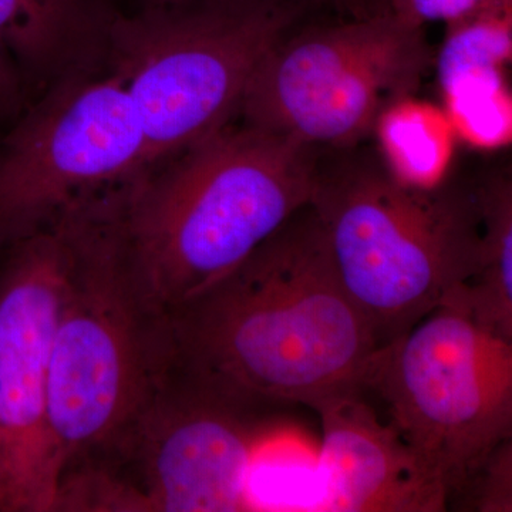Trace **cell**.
Masks as SVG:
<instances>
[{"instance_id": "6da1fadb", "label": "cell", "mask_w": 512, "mask_h": 512, "mask_svg": "<svg viewBox=\"0 0 512 512\" xmlns=\"http://www.w3.org/2000/svg\"><path fill=\"white\" fill-rule=\"evenodd\" d=\"M167 326L175 373L256 412L362 389L380 349L311 204Z\"/></svg>"}, {"instance_id": "7a4b0ae2", "label": "cell", "mask_w": 512, "mask_h": 512, "mask_svg": "<svg viewBox=\"0 0 512 512\" xmlns=\"http://www.w3.org/2000/svg\"><path fill=\"white\" fill-rule=\"evenodd\" d=\"M313 148L232 120L121 184L114 212L131 284L161 322L231 274L311 204Z\"/></svg>"}, {"instance_id": "3957f363", "label": "cell", "mask_w": 512, "mask_h": 512, "mask_svg": "<svg viewBox=\"0 0 512 512\" xmlns=\"http://www.w3.org/2000/svg\"><path fill=\"white\" fill-rule=\"evenodd\" d=\"M73 255L50 360V437L62 474L109 448L173 367L167 323L138 301L114 190L73 208ZM63 478V477H62Z\"/></svg>"}, {"instance_id": "277c9868", "label": "cell", "mask_w": 512, "mask_h": 512, "mask_svg": "<svg viewBox=\"0 0 512 512\" xmlns=\"http://www.w3.org/2000/svg\"><path fill=\"white\" fill-rule=\"evenodd\" d=\"M311 207L340 285L380 348L446 305L476 268L474 188L417 191L384 168L320 173Z\"/></svg>"}, {"instance_id": "5b68a950", "label": "cell", "mask_w": 512, "mask_h": 512, "mask_svg": "<svg viewBox=\"0 0 512 512\" xmlns=\"http://www.w3.org/2000/svg\"><path fill=\"white\" fill-rule=\"evenodd\" d=\"M301 20L252 0H153L117 12L107 60L143 127V170L234 120L262 57Z\"/></svg>"}, {"instance_id": "8992f818", "label": "cell", "mask_w": 512, "mask_h": 512, "mask_svg": "<svg viewBox=\"0 0 512 512\" xmlns=\"http://www.w3.org/2000/svg\"><path fill=\"white\" fill-rule=\"evenodd\" d=\"M362 390L440 478L448 501L512 437V340L439 306L377 350Z\"/></svg>"}, {"instance_id": "52a82bcc", "label": "cell", "mask_w": 512, "mask_h": 512, "mask_svg": "<svg viewBox=\"0 0 512 512\" xmlns=\"http://www.w3.org/2000/svg\"><path fill=\"white\" fill-rule=\"evenodd\" d=\"M291 29L256 66L237 116L312 148L362 140L431 64L424 28L389 13Z\"/></svg>"}, {"instance_id": "ba28073f", "label": "cell", "mask_w": 512, "mask_h": 512, "mask_svg": "<svg viewBox=\"0 0 512 512\" xmlns=\"http://www.w3.org/2000/svg\"><path fill=\"white\" fill-rule=\"evenodd\" d=\"M146 138L123 82L76 73L0 134V251L136 177Z\"/></svg>"}, {"instance_id": "9c48e42d", "label": "cell", "mask_w": 512, "mask_h": 512, "mask_svg": "<svg viewBox=\"0 0 512 512\" xmlns=\"http://www.w3.org/2000/svg\"><path fill=\"white\" fill-rule=\"evenodd\" d=\"M2 251L0 512H52L63 474L47 420L50 360L72 262L73 212Z\"/></svg>"}, {"instance_id": "30bf717a", "label": "cell", "mask_w": 512, "mask_h": 512, "mask_svg": "<svg viewBox=\"0 0 512 512\" xmlns=\"http://www.w3.org/2000/svg\"><path fill=\"white\" fill-rule=\"evenodd\" d=\"M261 413L171 370L119 448L133 477L114 480L120 511H252L251 483L266 429Z\"/></svg>"}, {"instance_id": "8fae6325", "label": "cell", "mask_w": 512, "mask_h": 512, "mask_svg": "<svg viewBox=\"0 0 512 512\" xmlns=\"http://www.w3.org/2000/svg\"><path fill=\"white\" fill-rule=\"evenodd\" d=\"M312 409L322 426L318 494L303 510L447 511L440 478L400 439L362 389L335 394Z\"/></svg>"}, {"instance_id": "7c38bea8", "label": "cell", "mask_w": 512, "mask_h": 512, "mask_svg": "<svg viewBox=\"0 0 512 512\" xmlns=\"http://www.w3.org/2000/svg\"><path fill=\"white\" fill-rule=\"evenodd\" d=\"M111 0H0V43L26 83L97 72L109 56Z\"/></svg>"}, {"instance_id": "4fadbf2b", "label": "cell", "mask_w": 512, "mask_h": 512, "mask_svg": "<svg viewBox=\"0 0 512 512\" xmlns=\"http://www.w3.org/2000/svg\"><path fill=\"white\" fill-rule=\"evenodd\" d=\"M478 218L476 268L446 306L466 312L484 328L512 340V183L510 175L474 188Z\"/></svg>"}, {"instance_id": "5bb4252c", "label": "cell", "mask_w": 512, "mask_h": 512, "mask_svg": "<svg viewBox=\"0 0 512 512\" xmlns=\"http://www.w3.org/2000/svg\"><path fill=\"white\" fill-rule=\"evenodd\" d=\"M373 131L394 181L417 191L446 185L458 138L443 107L403 97L380 113Z\"/></svg>"}, {"instance_id": "9a60e30c", "label": "cell", "mask_w": 512, "mask_h": 512, "mask_svg": "<svg viewBox=\"0 0 512 512\" xmlns=\"http://www.w3.org/2000/svg\"><path fill=\"white\" fill-rule=\"evenodd\" d=\"M512 59V5L447 25L437 56L439 87L458 79L507 74Z\"/></svg>"}, {"instance_id": "2e32d148", "label": "cell", "mask_w": 512, "mask_h": 512, "mask_svg": "<svg viewBox=\"0 0 512 512\" xmlns=\"http://www.w3.org/2000/svg\"><path fill=\"white\" fill-rule=\"evenodd\" d=\"M443 109L458 140L497 151L512 140V96L507 74L467 77L440 87Z\"/></svg>"}, {"instance_id": "e0dca14e", "label": "cell", "mask_w": 512, "mask_h": 512, "mask_svg": "<svg viewBox=\"0 0 512 512\" xmlns=\"http://www.w3.org/2000/svg\"><path fill=\"white\" fill-rule=\"evenodd\" d=\"M447 511L512 512V437L467 474L448 498Z\"/></svg>"}, {"instance_id": "ac0fdd59", "label": "cell", "mask_w": 512, "mask_h": 512, "mask_svg": "<svg viewBox=\"0 0 512 512\" xmlns=\"http://www.w3.org/2000/svg\"><path fill=\"white\" fill-rule=\"evenodd\" d=\"M505 5H512V0H387V13L409 25L424 28L433 22L450 25Z\"/></svg>"}, {"instance_id": "d6986e66", "label": "cell", "mask_w": 512, "mask_h": 512, "mask_svg": "<svg viewBox=\"0 0 512 512\" xmlns=\"http://www.w3.org/2000/svg\"><path fill=\"white\" fill-rule=\"evenodd\" d=\"M29 103L28 83L0 43V134L12 126Z\"/></svg>"}, {"instance_id": "ffe728a7", "label": "cell", "mask_w": 512, "mask_h": 512, "mask_svg": "<svg viewBox=\"0 0 512 512\" xmlns=\"http://www.w3.org/2000/svg\"><path fill=\"white\" fill-rule=\"evenodd\" d=\"M252 2L285 10L301 19L311 18L316 12H322L328 6H333L340 12H345L346 8V0H252Z\"/></svg>"}, {"instance_id": "44dd1931", "label": "cell", "mask_w": 512, "mask_h": 512, "mask_svg": "<svg viewBox=\"0 0 512 512\" xmlns=\"http://www.w3.org/2000/svg\"><path fill=\"white\" fill-rule=\"evenodd\" d=\"M346 13L355 16L384 15L387 0H346Z\"/></svg>"}, {"instance_id": "7402d4cb", "label": "cell", "mask_w": 512, "mask_h": 512, "mask_svg": "<svg viewBox=\"0 0 512 512\" xmlns=\"http://www.w3.org/2000/svg\"><path fill=\"white\" fill-rule=\"evenodd\" d=\"M113 5L116 6V9L119 10L120 0H111ZM127 6H124L121 10L133 9L136 6L143 5V3L153 2V0H126Z\"/></svg>"}]
</instances>
